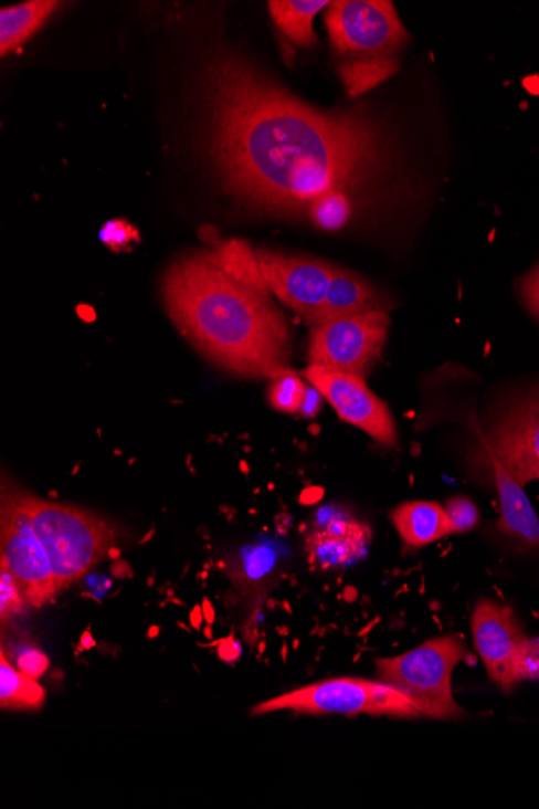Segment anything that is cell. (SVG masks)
<instances>
[{
    "label": "cell",
    "instance_id": "cell-1",
    "mask_svg": "<svg viewBox=\"0 0 539 809\" xmlns=\"http://www.w3.org/2000/svg\"><path fill=\"white\" fill-rule=\"evenodd\" d=\"M201 99L213 171L252 208L309 216L311 202L324 196L356 198L390 178V135L372 111L314 107L244 55H209Z\"/></svg>",
    "mask_w": 539,
    "mask_h": 809
},
{
    "label": "cell",
    "instance_id": "cell-2",
    "mask_svg": "<svg viewBox=\"0 0 539 809\" xmlns=\"http://www.w3.org/2000/svg\"><path fill=\"white\" fill-rule=\"evenodd\" d=\"M162 296L178 330L220 369L267 380L289 370L288 322L268 294L231 279L210 251L175 261Z\"/></svg>",
    "mask_w": 539,
    "mask_h": 809
},
{
    "label": "cell",
    "instance_id": "cell-3",
    "mask_svg": "<svg viewBox=\"0 0 539 809\" xmlns=\"http://www.w3.org/2000/svg\"><path fill=\"white\" fill-rule=\"evenodd\" d=\"M24 507L54 567L59 590L83 579L114 546L115 528L96 514L21 492Z\"/></svg>",
    "mask_w": 539,
    "mask_h": 809
},
{
    "label": "cell",
    "instance_id": "cell-4",
    "mask_svg": "<svg viewBox=\"0 0 539 809\" xmlns=\"http://www.w3.org/2000/svg\"><path fill=\"white\" fill-rule=\"evenodd\" d=\"M465 656L467 650L457 637H437L408 653L377 660V679L401 690L423 717L461 719L465 711L454 700L451 681Z\"/></svg>",
    "mask_w": 539,
    "mask_h": 809
},
{
    "label": "cell",
    "instance_id": "cell-5",
    "mask_svg": "<svg viewBox=\"0 0 539 809\" xmlns=\"http://www.w3.org/2000/svg\"><path fill=\"white\" fill-rule=\"evenodd\" d=\"M293 711L297 716H388L399 719L422 717L408 695L380 681L332 677L293 690L252 707L251 716Z\"/></svg>",
    "mask_w": 539,
    "mask_h": 809
},
{
    "label": "cell",
    "instance_id": "cell-6",
    "mask_svg": "<svg viewBox=\"0 0 539 809\" xmlns=\"http://www.w3.org/2000/svg\"><path fill=\"white\" fill-rule=\"evenodd\" d=\"M332 51L349 59L394 57L409 33L390 0H336L325 15Z\"/></svg>",
    "mask_w": 539,
    "mask_h": 809
},
{
    "label": "cell",
    "instance_id": "cell-7",
    "mask_svg": "<svg viewBox=\"0 0 539 809\" xmlns=\"http://www.w3.org/2000/svg\"><path fill=\"white\" fill-rule=\"evenodd\" d=\"M390 325L387 311H370L311 328L309 366L366 380L383 353Z\"/></svg>",
    "mask_w": 539,
    "mask_h": 809
},
{
    "label": "cell",
    "instance_id": "cell-8",
    "mask_svg": "<svg viewBox=\"0 0 539 809\" xmlns=\"http://www.w3.org/2000/svg\"><path fill=\"white\" fill-rule=\"evenodd\" d=\"M15 580L27 605L41 608L57 597L51 556L40 535L34 530L24 507L21 492H3L2 498V564Z\"/></svg>",
    "mask_w": 539,
    "mask_h": 809
},
{
    "label": "cell",
    "instance_id": "cell-9",
    "mask_svg": "<svg viewBox=\"0 0 539 809\" xmlns=\"http://www.w3.org/2000/svg\"><path fill=\"white\" fill-rule=\"evenodd\" d=\"M304 375L311 387L317 388L330 402L342 422L362 430L377 443L395 446L398 432L393 416L388 406L367 387L363 378L317 366L307 367Z\"/></svg>",
    "mask_w": 539,
    "mask_h": 809
},
{
    "label": "cell",
    "instance_id": "cell-10",
    "mask_svg": "<svg viewBox=\"0 0 539 809\" xmlns=\"http://www.w3.org/2000/svg\"><path fill=\"white\" fill-rule=\"evenodd\" d=\"M255 254L270 291L310 325L327 297L332 264L267 248H258Z\"/></svg>",
    "mask_w": 539,
    "mask_h": 809
},
{
    "label": "cell",
    "instance_id": "cell-11",
    "mask_svg": "<svg viewBox=\"0 0 539 809\" xmlns=\"http://www.w3.org/2000/svg\"><path fill=\"white\" fill-rule=\"evenodd\" d=\"M485 443L486 456L500 462L520 485L539 480V390L514 406Z\"/></svg>",
    "mask_w": 539,
    "mask_h": 809
},
{
    "label": "cell",
    "instance_id": "cell-12",
    "mask_svg": "<svg viewBox=\"0 0 539 809\" xmlns=\"http://www.w3.org/2000/svg\"><path fill=\"white\" fill-rule=\"evenodd\" d=\"M472 633L489 677L509 693L517 685L514 663L527 639L512 609L493 600L479 601L472 616Z\"/></svg>",
    "mask_w": 539,
    "mask_h": 809
},
{
    "label": "cell",
    "instance_id": "cell-13",
    "mask_svg": "<svg viewBox=\"0 0 539 809\" xmlns=\"http://www.w3.org/2000/svg\"><path fill=\"white\" fill-rule=\"evenodd\" d=\"M372 538L367 525L356 521H331L306 539L311 569L330 570L348 566L366 553Z\"/></svg>",
    "mask_w": 539,
    "mask_h": 809
},
{
    "label": "cell",
    "instance_id": "cell-14",
    "mask_svg": "<svg viewBox=\"0 0 539 809\" xmlns=\"http://www.w3.org/2000/svg\"><path fill=\"white\" fill-rule=\"evenodd\" d=\"M388 304L366 280L349 270L332 265L330 286L324 306L315 314L310 327L336 318L351 317L370 311H384Z\"/></svg>",
    "mask_w": 539,
    "mask_h": 809
},
{
    "label": "cell",
    "instance_id": "cell-15",
    "mask_svg": "<svg viewBox=\"0 0 539 809\" xmlns=\"http://www.w3.org/2000/svg\"><path fill=\"white\" fill-rule=\"evenodd\" d=\"M486 461L489 462L493 480L498 490L499 530L509 537L520 539L531 548H537L539 546V519L530 500L525 495L524 485H520L496 459L486 458Z\"/></svg>",
    "mask_w": 539,
    "mask_h": 809
},
{
    "label": "cell",
    "instance_id": "cell-16",
    "mask_svg": "<svg viewBox=\"0 0 539 809\" xmlns=\"http://www.w3.org/2000/svg\"><path fill=\"white\" fill-rule=\"evenodd\" d=\"M390 517L395 532L408 548H423L451 535L444 506L432 501L399 504L391 511Z\"/></svg>",
    "mask_w": 539,
    "mask_h": 809
},
{
    "label": "cell",
    "instance_id": "cell-17",
    "mask_svg": "<svg viewBox=\"0 0 539 809\" xmlns=\"http://www.w3.org/2000/svg\"><path fill=\"white\" fill-rule=\"evenodd\" d=\"M61 3L55 0H33L0 10V54L6 57L51 19Z\"/></svg>",
    "mask_w": 539,
    "mask_h": 809
},
{
    "label": "cell",
    "instance_id": "cell-18",
    "mask_svg": "<svg viewBox=\"0 0 539 809\" xmlns=\"http://www.w3.org/2000/svg\"><path fill=\"white\" fill-rule=\"evenodd\" d=\"M330 3L327 0H270L268 10L278 30L289 41L311 48L317 42L314 19Z\"/></svg>",
    "mask_w": 539,
    "mask_h": 809
},
{
    "label": "cell",
    "instance_id": "cell-19",
    "mask_svg": "<svg viewBox=\"0 0 539 809\" xmlns=\"http://www.w3.org/2000/svg\"><path fill=\"white\" fill-rule=\"evenodd\" d=\"M210 255H212L215 264L231 279L261 291V293L268 294L270 288L267 282H265L264 273H262L261 264H258L257 254L246 241H225V243L220 244L210 252Z\"/></svg>",
    "mask_w": 539,
    "mask_h": 809
},
{
    "label": "cell",
    "instance_id": "cell-20",
    "mask_svg": "<svg viewBox=\"0 0 539 809\" xmlns=\"http://www.w3.org/2000/svg\"><path fill=\"white\" fill-rule=\"evenodd\" d=\"M399 70L395 57L348 59L338 69L339 78L349 96L359 97L394 76Z\"/></svg>",
    "mask_w": 539,
    "mask_h": 809
},
{
    "label": "cell",
    "instance_id": "cell-21",
    "mask_svg": "<svg viewBox=\"0 0 539 809\" xmlns=\"http://www.w3.org/2000/svg\"><path fill=\"white\" fill-rule=\"evenodd\" d=\"M45 702V690L36 679L28 677L0 654V706L3 710H40Z\"/></svg>",
    "mask_w": 539,
    "mask_h": 809
},
{
    "label": "cell",
    "instance_id": "cell-22",
    "mask_svg": "<svg viewBox=\"0 0 539 809\" xmlns=\"http://www.w3.org/2000/svg\"><path fill=\"white\" fill-rule=\"evenodd\" d=\"M351 196L331 192L311 202L309 217L318 229L332 231L342 229L352 216Z\"/></svg>",
    "mask_w": 539,
    "mask_h": 809
},
{
    "label": "cell",
    "instance_id": "cell-23",
    "mask_svg": "<svg viewBox=\"0 0 539 809\" xmlns=\"http://www.w3.org/2000/svg\"><path fill=\"white\" fill-rule=\"evenodd\" d=\"M307 387L299 375L293 370H286L285 374L272 380L268 387V402L276 411L285 412V414H297L304 398H306Z\"/></svg>",
    "mask_w": 539,
    "mask_h": 809
},
{
    "label": "cell",
    "instance_id": "cell-24",
    "mask_svg": "<svg viewBox=\"0 0 539 809\" xmlns=\"http://www.w3.org/2000/svg\"><path fill=\"white\" fill-rule=\"evenodd\" d=\"M447 521H450L451 535L467 534L474 530L479 522L477 504L467 496H453L444 504Z\"/></svg>",
    "mask_w": 539,
    "mask_h": 809
},
{
    "label": "cell",
    "instance_id": "cell-25",
    "mask_svg": "<svg viewBox=\"0 0 539 809\" xmlns=\"http://www.w3.org/2000/svg\"><path fill=\"white\" fill-rule=\"evenodd\" d=\"M24 605H27V601H24L23 593H21L19 581L6 567H0V616H2V622L6 623L7 619L19 614Z\"/></svg>",
    "mask_w": 539,
    "mask_h": 809
},
{
    "label": "cell",
    "instance_id": "cell-26",
    "mask_svg": "<svg viewBox=\"0 0 539 809\" xmlns=\"http://www.w3.org/2000/svg\"><path fill=\"white\" fill-rule=\"evenodd\" d=\"M101 241L112 251L120 252L129 246L131 241L139 240L138 230L125 220H110L105 223L99 233Z\"/></svg>",
    "mask_w": 539,
    "mask_h": 809
},
{
    "label": "cell",
    "instance_id": "cell-27",
    "mask_svg": "<svg viewBox=\"0 0 539 809\" xmlns=\"http://www.w3.org/2000/svg\"><path fill=\"white\" fill-rule=\"evenodd\" d=\"M517 682L539 679V640L525 639L514 663Z\"/></svg>",
    "mask_w": 539,
    "mask_h": 809
},
{
    "label": "cell",
    "instance_id": "cell-28",
    "mask_svg": "<svg viewBox=\"0 0 539 809\" xmlns=\"http://www.w3.org/2000/svg\"><path fill=\"white\" fill-rule=\"evenodd\" d=\"M15 664L20 672H23L28 677L36 679V681H40L42 675L51 668L49 658L38 648L28 647V644L21 648L20 653L17 654Z\"/></svg>",
    "mask_w": 539,
    "mask_h": 809
},
{
    "label": "cell",
    "instance_id": "cell-29",
    "mask_svg": "<svg viewBox=\"0 0 539 809\" xmlns=\"http://www.w3.org/2000/svg\"><path fill=\"white\" fill-rule=\"evenodd\" d=\"M521 294H524L528 309L539 318V265L524 280Z\"/></svg>",
    "mask_w": 539,
    "mask_h": 809
},
{
    "label": "cell",
    "instance_id": "cell-30",
    "mask_svg": "<svg viewBox=\"0 0 539 809\" xmlns=\"http://www.w3.org/2000/svg\"><path fill=\"white\" fill-rule=\"evenodd\" d=\"M273 566V555L267 549H257L247 563V576L258 579Z\"/></svg>",
    "mask_w": 539,
    "mask_h": 809
},
{
    "label": "cell",
    "instance_id": "cell-31",
    "mask_svg": "<svg viewBox=\"0 0 539 809\" xmlns=\"http://www.w3.org/2000/svg\"><path fill=\"white\" fill-rule=\"evenodd\" d=\"M321 402H324V395L315 387H307L306 398H304L303 406H300L297 414L303 419H315L318 412L321 411Z\"/></svg>",
    "mask_w": 539,
    "mask_h": 809
},
{
    "label": "cell",
    "instance_id": "cell-32",
    "mask_svg": "<svg viewBox=\"0 0 539 809\" xmlns=\"http://www.w3.org/2000/svg\"><path fill=\"white\" fill-rule=\"evenodd\" d=\"M216 654L225 663H236L241 654H243V647H241V643L233 635L226 637V639L220 640L219 644H216Z\"/></svg>",
    "mask_w": 539,
    "mask_h": 809
},
{
    "label": "cell",
    "instance_id": "cell-33",
    "mask_svg": "<svg viewBox=\"0 0 539 809\" xmlns=\"http://www.w3.org/2000/svg\"><path fill=\"white\" fill-rule=\"evenodd\" d=\"M324 495L325 490L320 488V486H309V488L300 493L299 503L304 504V506H311V504H317L318 501L324 498Z\"/></svg>",
    "mask_w": 539,
    "mask_h": 809
},
{
    "label": "cell",
    "instance_id": "cell-34",
    "mask_svg": "<svg viewBox=\"0 0 539 809\" xmlns=\"http://www.w3.org/2000/svg\"><path fill=\"white\" fill-rule=\"evenodd\" d=\"M112 574H114V577H117V579L133 577L131 567H129V564L126 563V560L121 559L114 560V564H112Z\"/></svg>",
    "mask_w": 539,
    "mask_h": 809
},
{
    "label": "cell",
    "instance_id": "cell-35",
    "mask_svg": "<svg viewBox=\"0 0 539 809\" xmlns=\"http://www.w3.org/2000/svg\"><path fill=\"white\" fill-rule=\"evenodd\" d=\"M202 622H204V612H202L201 606H195L189 614V623H191L192 629L201 630Z\"/></svg>",
    "mask_w": 539,
    "mask_h": 809
},
{
    "label": "cell",
    "instance_id": "cell-36",
    "mask_svg": "<svg viewBox=\"0 0 539 809\" xmlns=\"http://www.w3.org/2000/svg\"><path fill=\"white\" fill-rule=\"evenodd\" d=\"M201 608L202 612H204V621L208 622V626H212L215 622V609H213L212 602L208 598H204Z\"/></svg>",
    "mask_w": 539,
    "mask_h": 809
},
{
    "label": "cell",
    "instance_id": "cell-37",
    "mask_svg": "<svg viewBox=\"0 0 539 809\" xmlns=\"http://www.w3.org/2000/svg\"><path fill=\"white\" fill-rule=\"evenodd\" d=\"M94 647H96V642H94V639H93V637H91V633L89 632H84L83 633V639H82V648H83V650L89 651L91 648H94Z\"/></svg>",
    "mask_w": 539,
    "mask_h": 809
},
{
    "label": "cell",
    "instance_id": "cell-38",
    "mask_svg": "<svg viewBox=\"0 0 539 809\" xmlns=\"http://www.w3.org/2000/svg\"><path fill=\"white\" fill-rule=\"evenodd\" d=\"M78 314L82 315L84 321H94L96 318V314H94V311L91 309V307L87 306H80L78 307Z\"/></svg>",
    "mask_w": 539,
    "mask_h": 809
},
{
    "label": "cell",
    "instance_id": "cell-39",
    "mask_svg": "<svg viewBox=\"0 0 539 809\" xmlns=\"http://www.w3.org/2000/svg\"><path fill=\"white\" fill-rule=\"evenodd\" d=\"M159 633H160V627L152 626V627H150L149 632H147V637H149V639L154 640V639H157V635H159Z\"/></svg>",
    "mask_w": 539,
    "mask_h": 809
},
{
    "label": "cell",
    "instance_id": "cell-40",
    "mask_svg": "<svg viewBox=\"0 0 539 809\" xmlns=\"http://www.w3.org/2000/svg\"><path fill=\"white\" fill-rule=\"evenodd\" d=\"M120 549L114 548V546H112L110 551H108V556H110V558L114 560L120 559Z\"/></svg>",
    "mask_w": 539,
    "mask_h": 809
},
{
    "label": "cell",
    "instance_id": "cell-41",
    "mask_svg": "<svg viewBox=\"0 0 539 809\" xmlns=\"http://www.w3.org/2000/svg\"><path fill=\"white\" fill-rule=\"evenodd\" d=\"M345 597H346V600H348V601H349V597L356 598L357 597L356 588H353V587L346 588Z\"/></svg>",
    "mask_w": 539,
    "mask_h": 809
},
{
    "label": "cell",
    "instance_id": "cell-42",
    "mask_svg": "<svg viewBox=\"0 0 539 809\" xmlns=\"http://www.w3.org/2000/svg\"><path fill=\"white\" fill-rule=\"evenodd\" d=\"M240 469H241V472H243L244 475H250V465H247V462L246 461H241L240 462Z\"/></svg>",
    "mask_w": 539,
    "mask_h": 809
},
{
    "label": "cell",
    "instance_id": "cell-43",
    "mask_svg": "<svg viewBox=\"0 0 539 809\" xmlns=\"http://www.w3.org/2000/svg\"><path fill=\"white\" fill-rule=\"evenodd\" d=\"M309 430H310L311 435H315V437L320 435L321 429H320V425H317V423H314V425H310Z\"/></svg>",
    "mask_w": 539,
    "mask_h": 809
},
{
    "label": "cell",
    "instance_id": "cell-44",
    "mask_svg": "<svg viewBox=\"0 0 539 809\" xmlns=\"http://www.w3.org/2000/svg\"><path fill=\"white\" fill-rule=\"evenodd\" d=\"M204 635H205V639L212 640V637H213L212 635V626L205 627Z\"/></svg>",
    "mask_w": 539,
    "mask_h": 809
},
{
    "label": "cell",
    "instance_id": "cell-45",
    "mask_svg": "<svg viewBox=\"0 0 539 809\" xmlns=\"http://www.w3.org/2000/svg\"><path fill=\"white\" fill-rule=\"evenodd\" d=\"M150 537H154V530H150L149 534H147V537L141 539L142 545L149 542Z\"/></svg>",
    "mask_w": 539,
    "mask_h": 809
}]
</instances>
